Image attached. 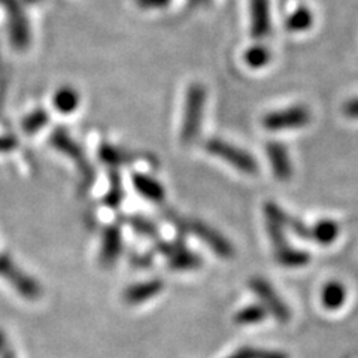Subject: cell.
I'll use <instances>...</instances> for the list:
<instances>
[{"instance_id": "6da1fadb", "label": "cell", "mask_w": 358, "mask_h": 358, "mask_svg": "<svg viewBox=\"0 0 358 358\" xmlns=\"http://www.w3.org/2000/svg\"><path fill=\"white\" fill-rule=\"evenodd\" d=\"M206 103V88L201 84H192L187 90L184 121L181 127L182 143L193 142L200 133L201 120L205 114Z\"/></svg>"}, {"instance_id": "7a4b0ae2", "label": "cell", "mask_w": 358, "mask_h": 358, "mask_svg": "<svg viewBox=\"0 0 358 358\" xmlns=\"http://www.w3.org/2000/svg\"><path fill=\"white\" fill-rule=\"evenodd\" d=\"M0 278L3 279L10 288L15 289L26 300H38L42 296V287L35 278H31L27 272L10 259L6 254H0Z\"/></svg>"}, {"instance_id": "3957f363", "label": "cell", "mask_w": 358, "mask_h": 358, "mask_svg": "<svg viewBox=\"0 0 358 358\" xmlns=\"http://www.w3.org/2000/svg\"><path fill=\"white\" fill-rule=\"evenodd\" d=\"M205 150L218 159L227 162L234 169H238L246 175H255L259 172V163L252 157V154L246 152L234 145L221 141V139H209L205 142Z\"/></svg>"}, {"instance_id": "277c9868", "label": "cell", "mask_w": 358, "mask_h": 358, "mask_svg": "<svg viewBox=\"0 0 358 358\" xmlns=\"http://www.w3.org/2000/svg\"><path fill=\"white\" fill-rule=\"evenodd\" d=\"M50 143L55 150L63 152L67 159H71L76 163V169L81 173L83 181L87 185H92L94 182V169L87 160L83 148L69 136V133L66 131V129H55L50 138Z\"/></svg>"}, {"instance_id": "5b68a950", "label": "cell", "mask_w": 358, "mask_h": 358, "mask_svg": "<svg viewBox=\"0 0 358 358\" xmlns=\"http://www.w3.org/2000/svg\"><path fill=\"white\" fill-rule=\"evenodd\" d=\"M310 110L303 105H296L288 109L275 110L263 117L262 124L264 129L278 131L287 129H300L309 124Z\"/></svg>"}, {"instance_id": "8992f818", "label": "cell", "mask_w": 358, "mask_h": 358, "mask_svg": "<svg viewBox=\"0 0 358 358\" xmlns=\"http://www.w3.org/2000/svg\"><path fill=\"white\" fill-rule=\"evenodd\" d=\"M250 287L262 300L263 308L267 310V313H272V315L281 322H287L291 318V312L288 306L278 296L273 287L262 278H252L250 281Z\"/></svg>"}, {"instance_id": "52a82bcc", "label": "cell", "mask_w": 358, "mask_h": 358, "mask_svg": "<svg viewBox=\"0 0 358 358\" xmlns=\"http://www.w3.org/2000/svg\"><path fill=\"white\" fill-rule=\"evenodd\" d=\"M187 229L189 231H193L197 238H200V241H203L212 251L222 257V259H230V257L234 255L233 245L224 238L220 231L209 227L208 224L197 220H192L188 222Z\"/></svg>"}, {"instance_id": "ba28073f", "label": "cell", "mask_w": 358, "mask_h": 358, "mask_svg": "<svg viewBox=\"0 0 358 358\" xmlns=\"http://www.w3.org/2000/svg\"><path fill=\"white\" fill-rule=\"evenodd\" d=\"M6 8L8 20H9V31H10V41L20 50H24L30 42V33L27 27V21L24 14H22L21 6L17 0H0Z\"/></svg>"}, {"instance_id": "9c48e42d", "label": "cell", "mask_w": 358, "mask_h": 358, "mask_svg": "<svg viewBox=\"0 0 358 358\" xmlns=\"http://www.w3.org/2000/svg\"><path fill=\"white\" fill-rule=\"evenodd\" d=\"M122 250V236L121 229L117 224H110L106 226L102 234V246H100V263L103 267H112L118 257L121 255Z\"/></svg>"}, {"instance_id": "30bf717a", "label": "cell", "mask_w": 358, "mask_h": 358, "mask_svg": "<svg viewBox=\"0 0 358 358\" xmlns=\"http://www.w3.org/2000/svg\"><path fill=\"white\" fill-rule=\"evenodd\" d=\"M266 151L273 175L279 181H288L293 176V164H291L288 150L281 142H268Z\"/></svg>"}, {"instance_id": "8fae6325", "label": "cell", "mask_w": 358, "mask_h": 358, "mask_svg": "<svg viewBox=\"0 0 358 358\" xmlns=\"http://www.w3.org/2000/svg\"><path fill=\"white\" fill-rule=\"evenodd\" d=\"M164 288V282L160 279H150V281H143L133 284L127 287L122 293V299L127 305H142L145 301L159 296Z\"/></svg>"}, {"instance_id": "7c38bea8", "label": "cell", "mask_w": 358, "mask_h": 358, "mask_svg": "<svg viewBox=\"0 0 358 358\" xmlns=\"http://www.w3.org/2000/svg\"><path fill=\"white\" fill-rule=\"evenodd\" d=\"M251 6V35L255 39H263L271 31V14L268 0H250Z\"/></svg>"}, {"instance_id": "4fadbf2b", "label": "cell", "mask_w": 358, "mask_h": 358, "mask_svg": "<svg viewBox=\"0 0 358 358\" xmlns=\"http://www.w3.org/2000/svg\"><path fill=\"white\" fill-rule=\"evenodd\" d=\"M131 181H133L134 188H136V192L141 196H143L145 199L154 201V203H160V201L164 200L166 189L152 176H150L147 173H134Z\"/></svg>"}, {"instance_id": "5bb4252c", "label": "cell", "mask_w": 358, "mask_h": 358, "mask_svg": "<svg viewBox=\"0 0 358 358\" xmlns=\"http://www.w3.org/2000/svg\"><path fill=\"white\" fill-rule=\"evenodd\" d=\"M99 159L102 160V163H105L106 166L112 167V169H117L120 166H124L134 162L136 160V157L129 151L114 147V145L103 143L100 145L99 148Z\"/></svg>"}, {"instance_id": "9a60e30c", "label": "cell", "mask_w": 358, "mask_h": 358, "mask_svg": "<svg viewBox=\"0 0 358 358\" xmlns=\"http://www.w3.org/2000/svg\"><path fill=\"white\" fill-rule=\"evenodd\" d=\"M346 288L342 282L330 281L324 285L321 291V303L329 310H336L346 301Z\"/></svg>"}, {"instance_id": "2e32d148", "label": "cell", "mask_w": 358, "mask_h": 358, "mask_svg": "<svg viewBox=\"0 0 358 358\" xmlns=\"http://www.w3.org/2000/svg\"><path fill=\"white\" fill-rule=\"evenodd\" d=\"M339 231L341 227L338 222L333 220H322L310 226V241L321 245H330L338 239Z\"/></svg>"}, {"instance_id": "e0dca14e", "label": "cell", "mask_w": 358, "mask_h": 358, "mask_svg": "<svg viewBox=\"0 0 358 358\" xmlns=\"http://www.w3.org/2000/svg\"><path fill=\"white\" fill-rule=\"evenodd\" d=\"M276 262L284 267H303L310 262V255L301 250H296L293 246L285 245L282 248L275 250Z\"/></svg>"}, {"instance_id": "ac0fdd59", "label": "cell", "mask_w": 358, "mask_h": 358, "mask_svg": "<svg viewBox=\"0 0 358 358\" xmlns=\"http://www.w3.org/2000/svg\"><path fill=\"white\" fill-rule=\"evenodd\" d=\"M52 103L54 108L62 112V114H72V112L76 110L78 105H80V94L71 87H63L55 93Z\"/></svg>"}, {"instance_id": "d6986e66", "label": "cell", "mask_w": 358, "mask_h": 358, "mask_svg": "<svg viewBox=\"0 0 358 358\" xmlns=\"http://www.w3.org/2000/svg\"><path fill=\"white\" fill-rule=\"evenodd\" d=\"M169 266L175 271H194L201 266V260L197 254L185 250L182 246L181 250L169 257Z\"/></svg>"}, {"instance_id": "ffe728a7", "label": "cell", "mask_w": 358, "mask_h": 358, "mask_svg": "<svg viewBox=\"0 0 358 358\" xmlns=\"http://www.w3.org/2000/svg\"><path fill=\"white\" fill-rule=\"evenodd\" d=\"M313 15L312 10L306 6L297 8L293 14H289L285 20V29L289 31H305L312 27Z\"/></svg>"}, {"instance_id": "44dd1931", "label": "cell", "mask_w": 358, "mask_h": 358, "mask_svg": "<svg viewBox=\"0 0 358 358\" xmlns=\"http://www.w3.org/2000/svg\"><path fill=\"white\" fill-rule=\"evenodd\" d=\"M110 184H109V192L105 196V205L110 209H117L122 199H124V188H122V182H121V176L117 172V169L110 171Z\"/></svg>"}, {"instance_id": "7402d4cb", "label": "cell", "mask_w": 358, "mask_h": 358, "mask_svg": "<svg viewBox=\"0 0 358 358\" xmlns=\"http://www.w3.org/2000/svg\"><path fill=\"white\" fill-rule=\"evenodd\" d=\"M48 121H50L48 112L45 109H36L22 120L21 129L27 134V136H33V134H36L39 130H42L45 126H47Z\"/></svg>"}, {"instance_id": "603a6c76", "label": "cell", "mask_w": 358, "mask_h": 358, "mask_svg": "<svg viewBox=\"0 0 358 358\" xmlns=\"http://www.w3.org/2000/svg\"><path fill=\"white\" fill-rule=\"evenodd\" d=\"M267 317V310L262 305H251L239 310L234 315V322L241 326H251V324H259Z\"/></svg>"}, {"instance_id": "cb8c5ba5", "label": "cell", "mask_w": 358, "mask_h": 358, "mask_svg": "<svg viewBox=\"0 0 358 358\" xmlns=\"http://www.w3.org/2000/svg\"><path fill=\"white\" fill-rule=\"evenodd\" d=\"M272 54L263 45H255L245 52V63L252 69H260L271 63Z\"/></svg>"}, {"instance_id": "d4e9b609", "label": "cell", "mask_w": 358, "mask_h": 358, "mask_svg": "<svg viewBox=\"0 0 358 358\" xmlns=\"http://www.w3.org/2000/svg\"><path fill=\"white\" fill-rule=\"evenodd\" d=\"M227 358H289V355L282 351L259 350V348H252V346H243V348L233 352Z\"/></svg>"}, {"instance_id": "484cf974", "label": "cell", "mask_w": 358, "mask_h": 358, "mask_svg": "<svg viewBox=\"0 0 358 358\" xmlns=\"http://www.w3.org/2000/svg\"><path fill=\"white\" fill-rule=\"evenodd\" d=\"M129 226L142 236H147V238H157L159 236V229H157L155 224L145 218V217H139V215H131L127 218Z\"/></svg>"}, {"instance_id": "4316f807", "label": "cell", "mask_w": 358, "mask_h": 358, "mask_svg": "<svg viewBox=\"0 0 358 358\" xmlns=\"http://www.w3.org/2000/svg\"><path fill=\"white\" fill-rule=\"evenodd\" d=\"M18 147V141L14 136H0V152H9Z\"/></svg>"}, {"instance_id": "83f0119b", "label": "cell", "mask_w": 358, "mask_h": 358, "mask_svg": "<svg viewBox=\"0 0 358 358\" xmlns=\"http://www.w3.org/2000/svg\"><path fill=\"white\" fill-rule=\"evenodd\" d=\"M343 114L350 118H358V99H352L345 103Z\"/></svg>"}, {"instance_id": "f1b7e54d", "label": "cell", "mask_w": 358, "mask_h": 358, "mask_svg": "<svg viewBox=\"0 0 358 358\" xmlns=\"http://www.w3.org/2000/svg\"><path fill=\"white\" fill-rule=\"evenodd\" d=\"M138 3L143 8H163L171 3V0H138Z\"/></svg>"}, {"instance_id": "f546056e", "label": "cell", "mask_w": 358, "mask_h": 358, "mask_svg": "<svg viewBox=\"0 0 358 358\" xmlns=\"http://www.w3.org/2000/svg\"><path fill=\"white\" fill-rule=\"evenodd\" d=\"M0 358H17V355H15L14 351L3 350L2 352H0Z\"/></svg>"}, {"instance_id": "4dcf8cb0", "label": "cell", "mask_w": 358, "mask_h": 358, "mask_svg": "<svg viewBox=\"0 0 358 358\" xmlns=\"http://www.w3.org/2000/svg\"><path fill=\"white\" fill-rule=\"evenodd\" d=\"M3 350H5V334L2 330H0V352Z\"/></svg>"}, {"instance_id": "1f68e13d", "label": "cell", "mask_w": 358, "mask_h": 358, "mask_svg": "<svg viewBox=\"0 0 358 358\" xmlns=\"http://www.w3.org/2000/svg\"><path fill=\"white\" fill-rule=\"evenodd\" d=\"M26 2H29V3H35V2H39V0H26Z\"/></svg>"}, {"instance_id": "d6a6232c", "label": "cell", "mask_w": 358, "mask_h": 358, "mask_svg": "<svg viewBox=\"0 0 358 358\" xmlns=\"http://www.w3.org/2000/svg\"><path fill=\"white\" fill-rule=\"evenodd\" d=\"M285 2H288V0H282V5H284V3H285Z\"/></svg>"}]
</instances>
